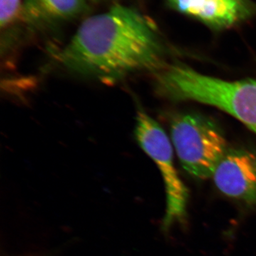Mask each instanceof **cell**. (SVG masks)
Listing matches in <instances>:
<instances>
[{"label":"cell","mask_w":256,"mask_h":256,"mask_svg":"<svg viewBox=\"0 0 256 256\" xmlns=\"http://www.w3.org/2000/svg\"><path fill=\"white\" fill-rule=\"evenodd\" d=\"M22 0H0V26L6 30L21 18Z\"/></svg>","instance_id":"8"},{"label":"cell","mask_w":256,"mask_h":256,"mask_svg":"<svg viewBox=\"0 0 256 256\" xmlns=\"http://www.w3.org/2000/svg\"><path fill=\"white\" fill-rule=\"evenodd\" d=\"M156 74V88L162 96L213 106L256 134V79L224 80L180 64L162 67Z\"/></svg>","instance_id":"2"},{"label":"cell","mask_w":256,"mask_h":256,"mask_svg":"<svg viewBox=\"0 0 256 256\" xmlns=\"http://www.w3.org/2000/svg\"><path fill=\"white\" fill-rule=\"evenodd\" d=\"M87 10L86 0H24L21 18L31 26H50L74 20Z\"/></svg>","instance_id":"7"},{"label":"cell","mask_w":256,"mask_h":256,"mask_svg":"<svg viewBox=\"0 0 256 256\" xmlns=\"http://www.w3.org/2000/svg\"><path fill=\"white\" fill-rule=\"evenodd\" d=\"M178 12L212 28H225L236 24L252 11L249 0H168Z\"/></svg>","instance_id":"6"},{"label":"cell","mask_w":256,"mask_h":256,"mask_svg":"<svg viewBox=\"0 0 256 256\" xmlns=\"http://www.w3.org/2000/svg\"><path fill=\"white\" fill-rule=\"evenodd\" d=\"M224 196L256 208V154L244 148L228 150L212 175Z\"/></svg>","instance_id":"5"},{"label":"cell","mask_w":256,"mask_h":256,"mask_svg":"<svg viewBox=\"0 0 256 256\" xmlns=\"http://www.w3.org/2000/svg\"><path fill=\"white\" fill-rule=\"evenodd\" d=\"M162 52L152 22L119 4L84 20L56 57L70 73L114 84L136 72L158 70Z\"/></svg>","instance_id":"1"},{"label":"cell","mask_w":256,"mask_h":256,"mask_svg":"<svg viewBox=\"0 0 256 256\" xmlns=\"http://www.w3.org/2000/svg\"><path fill=\"white\" fill-rule=\"evenodd\" d=\"M170 131L172 142L184 169L201 180L212 178L228 150L220 128L201 114H184L173 118Z\"/></svg>","instance_id":"3"},{"label":"cell","mask_w":256,"mask_h":256,"mask_svg":"<svg viewBox=\"0 0 256 256\" xmlns=\"http://www.w3.org/2000/svg\"><path fill=\"white\" fill-rule=\"evenodd\" d=\"M134 136L142 150L156 163L164 181L166 210L163 230L184 223L188 192L174 166L173 144L159 124L143 110L138 111Z\"/></svg>","instance_id":"4"},{"label":"cell","mask_w":256,"mask_h":256,"mask_svg":"<svg viewBox=\"0 0 256 256\" xmlns=\"http://www.w3.org/2000/svg\"><path fill=\"white\" fill-rule=\"evenodd\" d=\"M90 1L96 2H97L105 1V0H90Z\"/></svg>","instance_id":"9"}]
</instances>
